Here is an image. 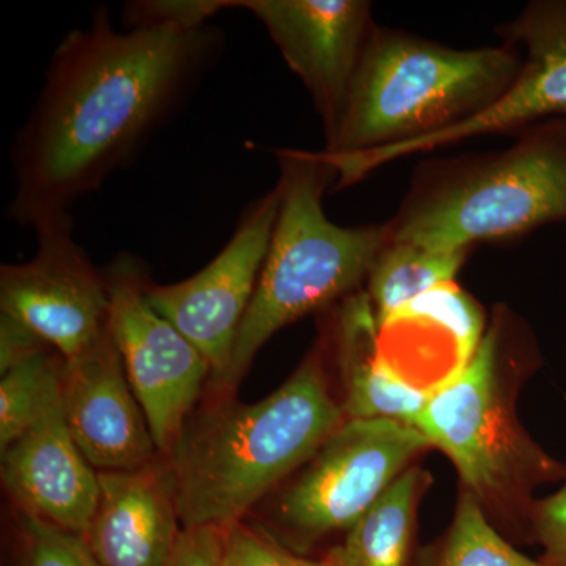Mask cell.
I'll use <instances>...</instances> for the list:
<instances>
[{
  "label": "cell",
  "instance_id": "cell-1",
  "mask_svg": "<svg viewBox=\"0 0 566 566\" xmlns=\"http://www.w3.org/2000/svg\"><path fill=\"white\" fill-rule=\"evenodd\" d=\"M221 46L208 25L120 32L109 11L96 10L59 44L14 142L11 218L32 226L96 191L180 106Z\"/></svg>",
  "mask_w": 566,
  "mask_h": 566
},
{
  "label": "cell",
  "instance_id": "cell-2",
  "mask_svg": "<svg viewBox=\"0 0 566 566\" xmlns=\"http://www.w3.org/2000/svg\"><path fill=\"white\" fill-rule=\"evenodd\" d=\"M344 422V409L331 395L316 354L262 401L212 400L189 417L166 457L181 527L226 531L241 523Z\"/></svg>",
  "mask_w": 566,
  "mask_h": 566
},
{
  "label": "cell",
  "instance_id": "cell-3",
  "mask_svg": "<svg viewBox=\"0 0 566 566\" xmlns=\"http://www.w3.org/2000/svg\"><path fill=\"white\" fill-rule=\"evenodd\" d=\"M281 210L255 294L229 365L207 386L212 400L232 397L256 354L283 327L356 293L379 253L392 240L386 226H335L323 193L335 174L319 153L277 150Z\"/></svg>",
  "mask_w": 566,
  "mask_h": 566
},
{
  "label": "cell",
  "instance_id": "cell-4",
  "mask_svg": "<svg viewBox=\"0 0 566 566\" xmlns=\"http://www.w3.org/2000/svg\"><path fill=\"white\" fill-rule=\"evenodd\" d=\"M521 63L509 43L458 51L375 28L323 153L381 150L453 128L493 106L515 82Z\"/></svg>",
  "mask_w": 566,
  "mask_h": 566
},
{
  "label": "cell",
  "instance_id": "cell-5",
  "mask_svg": "<svg viewBox=\"0 0 566 566\" xmlns=\"http://www.w3.org/2000/svg\"><path fill=\"white\" fill-rule=\"evenodd\" d=\"M566 222V118L523 129L509 150L433 164L389 222L394 241L469 251Z\"/></svg>",
  "mask_w": 566,
  "mask_h": 566
},
{
  "label": "cell",
  "instance_id": "cell-6",
  "mask_svg": "<svg viewBox=\"0 0 566 566\" xmlns=\"http://www.w3.org/2000/svg\"><path fill=\"white\" fill-rule=\"evenodd\" d=\"M501 329L486 331L471 359L439 382L416 417L431 447L455 464L476 501H499L566 475L516 422L501 378Z\"/></svg>",
  "mask_w": 566,
  "mask_h": 566
},
{
  "label": "cell",
  "instance_id": "cell-7",
  "mask_svg": "<svg viewBox=\"0 0 566 566\" xmlns=\"http://www.w3.org/2000/svg\"><path fill=\"white\" fill-rule=\"evenodd\" d=\"M430 442L392 419H345L279 499L274 520L293 545L346 531Z\"/></svg>",
  "mask_w": 566,
  "mask_h": 566
},
{
  "label": "cell",
  "instance_id": "cell-8",
  "mask_svg": "<svg viewBox=\"0 0 566 566\" xmlns=\"http://www.w3.org/2000/svg\"><path fill=\"white\" fill-rule=\"evenodd\" d=\"M104 275L109 293L107 329L158 452L167 457L207 389L211 364L153 307L147 296L148 271L137 256L122 253Z\"/></svg>",
  "mask_w": 566,
  "mask_h": 566
},
{
  "label": "cell",
  "instance_id": "cell-9",
  "mask_svg": "<svg viewBox=\"0 0 566 566\" xmlns=\"http://www.w3.org/2000/svg\"><path fill=\"white\" fill-rule=\"evenodd\" d=\"M32 227L36 255L0 268V314L25 324L63 359H73L106 334V275L74 240L69 211L48 212Z\"/></svg>",
  "mask_w": 566,
  "mask_h": 566
},
{
  "label": "cell",
  "instance_id": "cell-10",
  "mask_svg": "<svg viewBox=\"0 0 566 566\" xmlns=\"http://www.w3.org/2000/svg\"><path fill=\"white\" fill-rule=\"evenodd\" d=\"M279 210L281 191L275 185L244 211L229 243L202 271L172 285H148L153 307L174 323L211 364L208 385L229 365L234 338L270 251Z\"/></svg>",
  "mask_w": 566,
  "mask_h": 566
},
{
  "label": "cell",
  "instance_id": "cell-11",
  "mask_svg": "<svg viewBox=\"0 0 566 566\" xmlns=\"http://www.w3.org/2000/svg\"><path fill=\"white\" fill-rule=\"evenodd\" d=\"M499 33L505 43L524 46L526 59L515 82L493 106L446 132L349 156V172L363 180L382 164L412 153L566 118V0H535Z\"/></svg>",
  "mask_w": 566,
  "mask_h": 566
},
{
  "label": "cell",
  "instance_id": "cell-12",
  "mask_svg": "<svg viewBox=\"0 0 566 566\" xmlns=\"http://www.w3.org/2000/svg\"><path fill=\"white\" fill-rule=\"evenodd\" d=\"M251 11L303 81L324 126L337 129L367 41L376 25L365 0H237Z\"/></svg>",
  "mask_w": 566,
  "mask_h": 566
},
{
  "label": "cell",
  "instance_id": "cell-13",
  "mask_svg": "<svg viewBox=\"0 0 566 566\" xmlns=\"http://www.w3.org/2000/svg\"><path fill=\"white\" fill-rule=\"evenodd\" d=\"M62 397L66 427L96 471H134L155 463L158 447L109 329L65 360Z\"/></svg>",
  "mask_w": 566,
  "mask_h": 566
},
{
  "label": "cell",
  "instance_id": "cell-14",
  "mask_svg": "<svg viewBox=\"0 0 566 566\" xmlns=\"http://www.w3.org/2000/svg\"><path fill=\"white\" fill-rule=\"evenodd\" d=\"M98 509L85 545L99 566H166L182 527L169 463L99 472Z\"/></svg>",
  "mask_w": 566,
  "mask_h": 566
},
{
  "label": "cell",
  "instance_id": "cell-15",
  "mask_svg": "<svg viewBox=\"0 0 566 566\" xmlns=\"http://www.w3.org/2000/svg\"><path fill=\"white\" fill-rule=\"evenodd\" d=\"M2 476L20 512L84 536L99 504V472L66 427L63 403L2 452Z\"/></svg>",
  "mask_w": 566,
  "mask_h": 566
},
{
  "label": "cell",
  "instance_id": "cell-16",
  "mask_svg": "<svg viewBox=\"0 0 566 566\" xmlns=\"http://www.w3.org/2000/svg\"><path fill=\"white\" fill-rule=\"evenodd\" d=\"M334 342L345 419L415 423L430 392L408 381L382 356L379 323L367 292L349 294L338 307Z\"/></svg>",
  "mask_w": 566,
  "mask_h": 566
},
{
  "label": "cell",
  "instance_id": "cell-17",
  "mask_svg": "<svg viewBox=\"0 0 566 566\" xmlns=\"http://www.w3.org/2000/svg\"><path fill=\"white\" fill-rule=\"evenodd\" d=\"M420 480L419 469H406L324 560L331 566H409Z\"/></svg>",
  "mask_w": 566,
  "mask_h": 566
},
{
  "label": "cell",
  "instance_id": "cell-18",
  "mask_svg": "<svg viewBox=\"0 0 566 566\" xmlns=\"http://www.w3.org/2000/svg\"><path fill=\"white\" fill-rule=\"evenodd\" d=\"M468 253L390 240L367 281L379 326L416 297L452 283Z\"/></svg>",
  "mask_w": 566,
  "mask_h": 566
},
{
  "label": "cell",
  "instance_id": "cell-19",
  "mask_svg": "<svg viewBox=\"0 0 566 566\" xmlns=\"http://www.w3.org/2000/svg\"><path fill=\"white\" fill-rule=\"evenodd\" d=\"M63 365L44 352L2 374L0 381V452L20 441L63 403Z\"/></svg>",
  "mask_w": 566,
  "mask_h": 566
},
{
  "label": "cell",
  "instance_id": "cell-20",
  "mask_svg": "<svg viewBox=\"0 0 566 566\" xmlns=\"http://www.w3.org/2000/svg\"><path fill=\"white\" fill-rule=\"evenodd\" d=\"M419 566H543L521 554L488 523L471 493L458 506L455 520L441 545L428 551Z\"/></svg>",
  "mask_w": 566,
  "mask_h": 566
},
{
  "label": "cell",
  "instance_id": "cell-21",
  "mask_svg": "<svg viewBox=\"0 0 566 566\" xmlns=\"http://www.w3.org/2000/svg\"><path fill=\"white\" fill-rule=\"evenodd\" d=\"M395 315L420 319L444 331L468 359H471L486 334L482 308L453 282L416 297Z\"/></svg>",
  "mask_w": 566,
  "mask_h": 566
},
{
  "label": "cell",
  "instance_id": "cell-22",
  "mask_svg": "<svg viewBox=\"0 0 566 566\" xmlns=\"http://www.w3.org/2000/svg\"><path fill=\"white\" fill-rule=\"evenodd\" d=\"M21 566H99L84 538L20 512Z\"/></svg>",
  "mask_w": 566,
  "mask_h": 566
},
{
  "label": "cell",
  "instance_id": "cell-23",
  "mask_svg": "<svg viewBox=\"0 0 566 566\" xmlns=\"http://www.w3.org/2000/svg\"><path fill=\"white\" fill-rule=\"evenodd\" d=\"M226 9H238L237 0H137L123 13L126 29L175 25L199 29Z\"/></svg>",
  "mask_w": 566,
  "mask_h": 566
},
{
  "label": "cell",
  "instance_id": "cell-24",
  "mask_svg": "<svg viewBox=\"0 0 566 566\" xmlns=\"http://www.w3.org/2000/svg\"><path fill=\"white\" fill-rule=\"evenodd\" d=\"M222 566H329L285 549L273 535L243 521L223 531Z\"/></svg>",
  "mask_w": 566,
  "mask_h": 566
},
{
  "label": "cell",
  "instance_id": "cell-25",
  "mask_svg": "<svg viewBox=\"0 0 566 566\" xmlns=\"http://www.w3.org/2000/svg\"><path fill=\"white\" fill-rule=\"evenodd\" d=\"M532 523L543 547L542 565L566 566V485L534 506Z\"/></svg>",
  "mask_w": 566,
  "mask_h": 566
},
{
  "label": "cell",
  "instance_id": "cell-26",
  "mask_svg": "<svg viewBox=\"0 0 566 566\" xmlns=\"http://www.w3.org/2000/svg\"><path fill=\"white\" fill-rule=\"evenodd\" d=\"M223 531L216 527L182 528L166 566H222Z\"/></svg>",
  "mask_w": 566,
  "mask_h": 566
},
{
  "label": "cell",
  "instance_id": "cell-27",
  "mask_svg": "<svg viewBox=\"0 0 566 566\" xmlns=\"http://www.w3.org/2000/svg\"><path fill=\"white\" fill-rule=\"evenodd\" d=\"M46 346V342L25 324L9 315H0V374H6L33 354L44 352Z\"/></svg>",
  "mask_w": 566,
  "mask_h": 566
},
{
  "label": "cell",
  "instance_id": "cell-28",
  "mask_svg": "<svg viewBox=\"0 0 566 566\" xmlns=\"http://www.w3.org/2000/svg\"><path fill=\"white\" fill-rule=\"evenodd\" d=\"M331 566V565H329Z\"/></svg>",
  "mask_w": 566,
  "mask_h": 566
}]
</instances>
